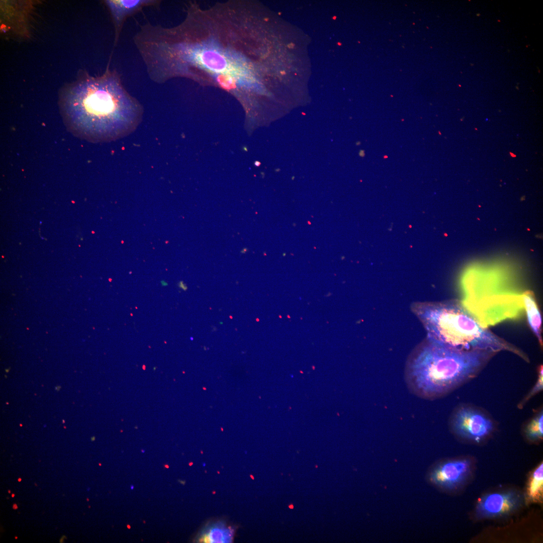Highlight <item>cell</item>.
Masks as SVG:
<instances>
[{"label":"cell","instance_id":"obj_1","mask_svg":"<svg viewBox=\"0 0 543 543\" xmlns=\"http://www.w3.org/2000/svg\"><path fill=\"white\" fill-rule=\"evenodd\" d=\"M64 123L74 135L92 142H109L132 133L143 108L123 86L116 71L88 76L67 89L61 99Z\"/></svg>","mask_w":543,"mask_h":543},{"label":"cell","instance_id":"obj_2","mask_svg":"<svg viewBox=\"0 0 543 543\" xmlns=\"http://www.w3.org/2000/svg\"><path fill=\"white\" fill-rule=\"evenodd\" d=\"M494 354L458 350L427 339L408 360L406 382L409 389L420 397H439L473 378Z\"/></svg>","mask_w":543,"mask_h":543},{"label":"cell","instance_id":"obj_3","mask_svg":"<svg viewBox=\"0 0 543 543\" xmlns=\"http://www.w3.org/2000/svg\"><path fill=\"white\" fill-rule=\"evenodd\" d=\"M412 310L428 340L461 350L507 351L528 361L523 351L484 326L462 302L418 303Z\"/></svg>","mask_w":543,"mask_h":543},{"label":"cell","instance_id":"obj_4","mask_svg":"<svg viewBox=\"0 0 543 543\" xmlns=\"http://www.w3.org/2000/svg\"><path fill=\"white\" fill-rule=\"evenodd\" d=\"M452 427L460 436L479 441L493 429L492 421L480 411L471 407H462L455 414Z\"/></svg>","mask_w":543,"mask_h":543},{"label":"cell","instance_id":"obj_5","mask_svg":"<svg viewBox=\"0 0 543 543\" xmlns=\"http://www.w3.org/2000/svg\"><path fill=\"white\" fill-rule=\"evenodd\" d=\"M522 499V495L513 491L487 494L478 502L475 516L481 519L508 515L520 507Z\"/></svg>","mask_w":543,"mask_h":543},{"label":"cell","instance_id":"obj_6","mask_svg":"<svg viewBox=\"0 0 543 543\" xmlns=\"http://www.w3.org/2000/svg\"><path fill=\"white\" fill-rule=\"evenodd\" d=\"M158 0H107L105 3L109 9L115 27V43L127 18L135 15L144 8L156 6Z\"/></svg>","mask_w":543,"mask_h":543},{"label":"cell","instance_id":"obj_7","mask_svg":"<svg viewBox=\"0 0 543 543\" xmlns=\"http://www.w3.org/2000/svg\"><path fill=\"white\" fill-rule=\"evenodd\" d=\"M469 460L448 462L436 468L432 473L431 480L436 484L447 489H452L461 484L470 472Z\"/></svg>","mask_w":543,"mask_h":543},{"label":"cell","instance_id":"obj_8","mask_svg":"<svg viewBox=\"0 0 543 543\" xmlns=\"http://www.w3.org/2000/svg\"><path fill=\"white\" fill-rule=\"evenodd\" d=\"M521 298L530 328L542 346V317L534 295L531 291H526Z\"/></svg>","mask_w":543,"mask_h":543},{"label":"cell","instance_id":"obj_9","mask_svg":"<svg viewBox=\"0 0 543 543\" xmlns=\"http://www.w3.org/2000/svg\"><path fill=\"white\" fill-rule=\"evenodd\" d=\"M543 496V464L534 471L529 478L526 489V497L530 502H540Z\"/></svg>","mask_w":543,"mask_h":543},{"label":"cell","instance_id":"obj_10","mask_svg":"<svg viewBox=\"0 0 543 543\" xmlns=\"http://www.w3.org/2000/svg\"><path fill=\"white\" fill-rule=\"evenodd\" d=\"M232 530L223 527H214L204 535L202 540L205 542H229L232 540Z\"/></svg>","mask_w":543,"mask_h":543},{"label":"cell","instance_id":"obj_11","mask_svg":"<svg viewBox=\"0 0 543 543\" xmlns=\"http://www.w3.org/2000/svg\"><path fill=\"white\" fill-rule=\"evenodd\" d=\"M543 414L542 411L529 422L525 429L527 437L531 440L540 439L543 435Z\"/></svg>","mask_w":543,"mask_h":543},{"label":"cell","instance_id":"obj_12","mask_svg":"<svg viewBox=\"0 0 543 543\" xmlns=\"http://www.w3.org/2000/svg\"><path fill=\"white\" fill-rule=\"evenodd\" d=\"M542 389V367L541 366L539 368L538 371V378L536 383L534 386V387L531 389L530 392L527 395L526 397L523 400L521 404H524L527 401H528L532 396L541 391Z\"/></svg>","mask_w":543,"mask_h":543},{"label":"cell","instance_id":"obj_13","mask_svg":"<svg viewBox=\"0 0 543 543\" xmlns=\"http://www.w3.org/2000/svg\"><path fill=\"white\" fill-rule=\"evenodd\" d=\"M13 507L14 509H17L18 508V506L17 504H15L13 505Z\"/></svg>","mask_w":543,"mask_h":543},{"label":"cell","instance_id":"obj_14","mask_svg":"<svg viewBox=\"0 0 543 543\" xmlns=\"http://www.w3.org/2000/svg\"><path fill=\"white\" fill-rule=\"evenodd\" d=\"M289 507L290 508L292 509V508H293L294 506L292 505H291L290 506H289Z\"/></svg>","mask_w":543,"mask_h":543},{"label":"cell","instance_id":"obj_15","mask_svg":"<svg viewBox=\"0 0 543 543\" xmlns=\"http://www.w3.org/2000/svg\"><path fill=\"white\" fill-rule=\"evenodd\" d=\"M18 480L19 482H20L22 480V479L19 478H18Z\"/></svg>","mask_w":543,"mask_h":543},{"label":"cell","instance_id":"obj_16","mask_svg":"<svg viewBox=\"0 0 543 543\" xmlns=\"http://www.w3.org/2000/svg\"><path fill=\"white\" fill-rule=\"evenodd\" d=\"M14 496H15V494H12V497H14Z\"/></svg>","mask_w":543,"mask_h":543},{"label":"cell","instance_id":"obj_17","mask_svg":"<svg viewBox=\"0 0 543 543\" xmlns=\"http://www.w3.org/2000/svg\"><path fill=\"white\" fill-rule=\"evenodd\" d=\"M8 492H9V493H11V490H9Z\"/></svg>","mask_w":543,"mask_h":543}]
</instances>
